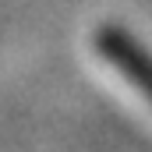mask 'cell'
I'll use <instances>...</instances> for the list:
<instances>
[{
    "instance_id": "1",
    "label": "cell",
    "mask_w": 152,
    "mask_h": 152,
    "mask_svg": "<svg viewBox=\"0 0 152 152\" xmlns=\"http://www.w3.org/2000/svg\"><path fill=\"white\" fill-rule=\"evenodd\" d=\"M96 50L103 60H110L120 75L127 78L138 92H145L152 103V57L117 25H103L96 32Z\"/></svg>"
}]
</instances>
